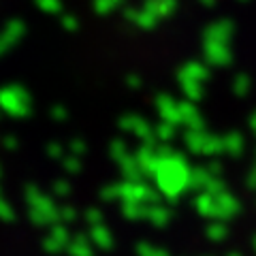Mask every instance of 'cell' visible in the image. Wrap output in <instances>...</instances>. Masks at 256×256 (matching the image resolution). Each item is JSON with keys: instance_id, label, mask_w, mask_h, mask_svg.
Here are the masks:
<instances>
[{"instance_id": "52a82bcc", "label": "cell", "mask_w": 256, "mask_h": 256, "mask_svg": "<svg viewBox=\"0 0 256 256\" xmlns=\"http://www.w3.org/2000/svg\"><path fill=\"white\" fill-rule=\"evenodd\" d=\"M60 22H62L64 30H68V32H77L79 30V20L75 18V15H62Z\"/></svg>"}, {"instance_id": "5b68a950", "label": "cell", "mask_w": 256, "mask_h": 256, "mask_svg": "<svg viewBox=\"0 0 256 256\" xmlns=\"http://www.w3.org/2000/svg\"><path fill=\"white\" fill-rule=\"evenodd\" d=\"M122 4H124V0H94V11L98 15H111Z\"/></svg>"}, {"instance_id": "3957f363", "label": "cell", "mask_w": 256, "mask_h": 256, "mask_svg": "<svg viewBox=\"0 0 256 256\" xmlns=\"http://www.w3.org/2000/svg\"><path fill=\"white\" fill-rule=\"evenodd\" d=\"M124 18H126V22H130L132 26H137V28L146 30V32L154 30L160 24V20L152 11H148V9H126Z\"/></svg>"}, {"instance_id": "6da1fadb", "label": "cell", "mask_w": 256, "mask_h": 256, "mask_svg": "<svg viewBox=\"0 0 256 256\" xmlns=\"http://www.w3.org/2000/svg\"><path fill=\"white\" fill-rule=\"evenodd\" d=\"M24 34H26V24H24L20 18H13V20L6 22L2 32H0V58L11 52L24 38Z\"/></svg>"}, {"instance_id": "7a4b0ae2", "label": "cell", "mask_w": 256, "mask_h": 256, "mask_svg": "<svg viewBox=\"0 0 256 256\" xmlns=\"http://www.w3.org/2000/svg\"><path fill=\"white\" fill-rule=\"evenodd\" d=\"M0 105L4 109H9L11 114H18V111H22V107L30 105V96L22 86L11 84L0 90Z\"/></svg>"}, {"instance_id": "8992f818", "label": "cell", "mask_w": 256, "mask_h": 256, "mask_svg": "<svg viewBox=\"0 0 256 256\" xmlns=\"http://www.w3.org/2000/svg\"><path fill=\"white\" fill-rule=\"evenodd\" d=\"M34 4L47 15H60L62 13V0H34Z\"/></svg>"}, {"instance_id": "277c9868", "label": "cell", "mask_w": 256, "mask_h": 256, "mask_svg": "<svg viewBox=\"0 0 256 256\" xmlns=\"http://www.w3.org/2000/svg\"><path fill=\"white\" fill-rule=\"evenodd\" d=\"M143 9L152 11L160 22H162V20H169L175 13V9H178V0H146Z\"/></svg>"}, {"instance_id": "ba28073f", "label": "cell", "mask_w": 256, "mask_h": 256, "mask_svg": "<svg viewBox=\"0 0 256 256\" xmlns=\"http://www.w3.org/2000/svg\"><path fill=\"white\" fill-rule=\"evenodd\" d=\"M126 84L130 88H141V77H134V75H128L126 77Z\"/></svg>"}]
</instances>
